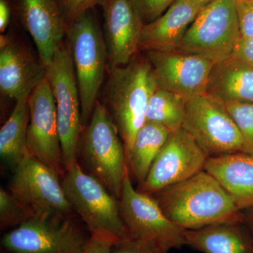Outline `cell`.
<instances>
[{
	"instance_id": "cell-1",
	"label": "cell",
	"mask_w": 253,
	"mask_h": 253,
	"mask_svg": "<svg viewBox=\"0 0 253 253\" xmlns=\"http://www.w3.org/2000/svg\"><path fill=\"white\" fill-rule=\"evenodd\" d=\"M152 196L168 219L184 230L244 221L242 211L205 170Z\"/></svg>"
},
{
	"instance_id": "cell-2",
	"label": "cell",
	"mask_w": 253,
	"mask_h": 253,
	"mask_svg": "<svg viewBox=\"0 0 253 253\" xmlns=\"http://www.w3.org/2000/svg\"><path fill=\"white\" fill-rule=\"evenodd\" d=\"M109 73L104 106L123 141L127 158L136 134L146 124L148 104L158 86L146 56L137 54L126 66Z\"/></svg>"
},
{
	"instance_id": "cell-3",
	"label": "cell",
	"mask_w": 253,
	"mask_h": 253,
	"mask_svg": "<svg viewBox=\"0 0 253 253\" xmlns=\"http://www.w3.org/2000/svg\"><path fill=\"white\" fill-rule=\"evenodd\" d=\"M79 153L84 170L119 199L125 176L129 170L126 148L109 111L99 101L84 129Z\"/></svg>"
},
{
	"instance_id": "cell-4",
	"label": "cell",
	"mask_w": 253,
	"mask_h": 253,
	"mask_svg": "<svg viewBox=\"0 0 253 253\" xmlns=\"http://www.w3.org/2000/svg\"><path fill=\"white\" fill-rule=\"evenodd\" d=\"M66 34L77 78L82 123L84 129L97 103L108 69L107 49L104 35L91 10L68 26Z\"/></svg>"
},
{
	"instance_id": "cell-5",
	"label": "cell",
	"mask_w": 253,
	"mask_h": 253,
	"mask_svg": "<svg viewBox=\"0 0 253 253\" xmlns=\"http://www.w3.org/2000/svg\"><path fill=\"white\" fill-rule=\"evenodd\" d=\"M241 38L236 0H214L200 11L175 50L219 62Z\"/></svg>"
},
{
	"instance_id": "cell-6",
	"label": "cell",
	"mask_w": 253,
	"mask_h": 253,
	"mask_svg": "<svg viewBox=\"0 0 253 253\" xmlns=\"http://www.w3.org/2000/svg\"><path fill=\"white\" fill-rule=\"evenodd\" d=\"M61 183L68 201L85 224L89 234L106 233L121 241L128 238L119 199L86 172L79 163L66 169Z\"/></svg>"
},
{
	"instance_id": "cell-7",
	"label": "cell",
	"mask_w": 253,
	"mask_h": 253,
	"mask_svg": "<svg viewBox=\"0 0 253 253\" xmlns=\"http://www.w3.org/2000/svg\"><path fill=\"white\" fill-rule=\"evenodd\" d=\"M46 79L56 103L65 169L78 162L81 144V102L69 45L62 44L47 66Z\"/></svg>"
},
{
	"instance_id": "cell-8",
	"label": "cell",
	"mask_w": 253,
	"mask_h": 253,
	"mask_svg": "<svg viewBox=\"0 0 253 253\" xmlns=\"http://www.w3.org/2000/svg\"><path fill=\"white\" fill-rule=\"evenodd\" d=\"M90 235L76 217L36 214L1 239L9 253H83Z\"/></svg>"
},
{
	"instance_id": "cell-9",
	"label": "cell",
	"mask_w": 253,
	"mask_h": 253,
	"mask_svg": "<svg viewBox=\"0 0 253 253\" xmlns=\"http://www.w3.org/2000/svg\"><path fill=\"white\" fill-rule=\"evenodd\" d=\"M119 203L128 237L167 252L186 245L185 230L168 219L152 196L134 189L129 170L125 176Z\"/></svg>"
},
{
	"instance_id": "cell-10",
	"label": "cell",
	"mask_w": 253,
	"mask_h": 253,
	"mask_svg": "<svg viewBox=\"0 0 253 253\" xmlns=\"http://www.w3.org/2000/svg\"><path fill=\"white\" fill-rule=\"evenodd\" d=\"M182 128L209 158L244 152L242 136L224 104L209 95L186 101Z\"/></svg>"
},
{
	"instance_id": "cell-11",
	"label": "cell",
	"mask_w": 253,
	"mask_h": 253,
	"mask_svg": "<svg viewBox=\"0 0 253 253\" xmlns=\"http://www.w3.org/2000/svg\"><path fill=\"white\" fill-rule=\"evenodd\" d=\"M59 177L29 154L14 168L9 191L38 215L76 217Z\"/></svg>"
},
{
	"instance_id": "cell-12",
	"label": "cell",
	"mask_w": 253,
	"mask_h": 253,
	"mask_svg": "<svg viewBox=\"0 0 253 253\" xmlns=\"http://www.w3.org/2000/svg\"><path fill=\"white\" fill-rule=\"evenodd\" d=\"M209 156L185 129L169 133L146 179L136 188L153 196L161 190L189 179L204 170Z\"/></svg>"
},
{
	"instance_id": "cell-13",
	"label": "cell",
	"mask_w": 253,
	"mask_h": 253,
	"mask_svg": "<svg viewBox=\"0 0 253 253\" xmlns=\"http://www.w3.org/2000/svg\"><path fill=\"white\" fill-rule=\"evenodd\" d=\"M28 103L31 119L27 144L30 154L63 177L66 169L58 129L56 103L46 78L30 95Z\"/></svg>"
},
{
	"instance_id": "cell-14",
	"label": "cell",
	"mask_w": 253,
	"mask_h": 253,
	"mask_svg": "<svg viewBox=\"0 0 253 253\" xmlns=\"http://www.w3.org/2000/svg\"><path fill=\"white\" fill-rule=\"evenodd\" d=\"M158 89L179 95L186 101L206 92L214 63L177 50L146 51Z\"/></svg>"
},
{
	"instance_id": "cell-15",
	"label": "cell",
	"mask_w": 253,
	"mask_h": 253,
	"mask_svg": "<svg viewBox=\"0 0 253 253\" xmlns=\"http://www.w3.org/2000/svg\"><path fill=\"white\" fill-rule=\"evenodd\" d=\"M16 11L47 67L67 33L60 0H16Z\"/></svg>"
},
{
	"instance_id": "cell-16",
	"label": "cell",
	"mask_w": 253,
	"mask_h": 253,
	"mask_svg": "<svg viewBox=\"0 0 253 253\" xmlns=\"http://www.w3.org/2000/svg\"><path fill=\"white\" fill-rule=\"evenodd\" d=\"M102 8L109 71L126 66L138 54L144 23L129 0H107Z\"/></svg>"
},
{
	"instance_id": "cell-17",
	"label": "cell",
	"mask_w": 253,
	"mask_h": 253,
	"mask_svg": "<svg viewBox=\"0 0 253 253\" xmlns=\"http://www.w3.org/2000/svg\"><path fill=\"white\" fill-rule=\"evenodd\" d=\"M0 44L1 93L16 101L29 97L46 79L47 68L9 37L1 35Z\"/></svg>"
},
{
	"instance_id": "cell-18",
	"label": "cell",
	"mask_w": 253,
	"mask_h": 253,
	"mask_svg": "<svg viewBox=\"0 0 253 253\" xmlns=\"http://www.w3.org/2000/svg\"><path fill=\"white\" fill-rule=\"evenodd\" d=\"M201 9L193 0H176L157 19L143 26L139 49L146 51L175 50Z\"/></svg>"
},
{
	"instance_id": "cell-19",
	"label": "cell",
	"mask_w": 253,
	"mask_h": 253,
	"mask_svg": "<svg viewBox=\"0 0 253 253\" xmlns=\"http://www.w3.org/2000/svg\"><path fill=\"white\" fill-rule=\"evenodd\" d=\"M204 170L219 183L240 211L253 210V155L239 152L209 158Z\"/></svg>"
},
{
	"instance_id": "cell-20",
	"label": "cell",
	"mask_w": 253,
	"mask_h": 253,
	"mask_svg": "<svg viewBox=\"0 0 253 253\" xmlns=\"http://www.w3.org/2000/svg\"><path fill=\"white\" fill-rule=\"evenodd\" d=\"M205 94L222 103H253V66L234 56L214 63Z\"/></svg>"
},
{
	"instance_id": "cell-21",
	"label": "cell",
	"mask_w": 253,
	"mask_h": 253,
	"mask_svg": "<svg viewBox=\"0 0 253 253\" xmlns=\"http://www.w3.org/2000/svg\"><path fill=\"white\" fill-rule=\"evenodd\" d=\"M244 223H224L185 230L186 245L204 253H253Z\"/></svg>"
},
{
	"instance_id": "cell-22",
	"label": "cell",
	"mask_w": 253,
	"mask_h": 253,
	"mask_svg": "<svg viewBox=\"0 0 253 253\" xmlns=\"http://www.w3.org/2000/svg\"><path fill=\"white\" fill-rule=\"evenodd\" d=\"M28 98L16 101L14 109L0 129V156L13 169L30 154L27 144L31 119Z\"/></svg>"
},
{
	"instance_id": "cell-23",
	"label": "cell",
	"mask_w": 253,
	"mask_h": 253,
	"mask_svg": "<svg viewBox=\"0 0 253 253\" xmlns=\"http://www.w3.org/2000/svg\"><path fill=\"white\" fill-rule=\"evenodd\" d=\"M169 133L161 125L146 123L136 134L126 161L131 179L134 178L137 187L144 183Z\"/></svg>"
},
{
	"instance_id": "cell-24",
	"label": "cell",
	"mask_w": 253,
	"mask_h": 253,
	"mask_svg": "<svg viewBox=\"0 0 253 253\" xmlns=\"http://www.w3.org/2000/svg\"><path fill=\"white\" fill-rule=\"evenodd\" d=\"M186 100L179 95L158 89L151 96L146 111V123L163 126L169 132L182 128Z\"/></svg>"
},
{
	"instance_id": "cell-25",
	"label": "cell",
	"mask_w": 253,
	"mask_h": 253,
	"mask_svg": "<svg viewBox=\"0 0 253 253\" xmlns=\"http://www.w3.org/2000/svg\"><path fill=\"white\" fill-rule=\"evenodd\" d=\"M36 215L31 208L4 188L0 189V227H17Z\"/></svg>"
},
{
	"instance_id": "cell-26",
	"label": "cell",
	"mask_w": 253,
	"mask_h": 253,
	"mask_svg": "<svg viewBox=\"0 0 253 253\" xmlns=\"http://www.w3.org/2000/svg\"><path fill=\"white\" fill-rule=\"evenodd\" d=\"M244 142V152L253 155V103H223Z\"/></svg>"
},
{
	"instance_id": "cell-27",
	"label": "cell",
	"mask_w": 253,
	"mask_h": 253,
	"mask_svg": "<svg viewBox=\"0 0 253 253\" xmlns=\"http://www.w3.org/2000/svg\"><path fill=\"white\" fill-rule=\"evenodd\" d=\"M144 25L157 19L176 0H129Z\"/></svg>"
},
{
	"instance_id": "cell-28",
	"label": "cell",
	"mask_w": 253,
	"mask_h": 253,
	"mask_svg": "<svg viewBox=\"0 0 253 253\" xmlns=\"http://www.w3.org/2000/svg\"><path fill=\"white\" fill-rule=\"evenodd\" d=\"M106 1L107 0H60L67 28L82 14L94 9L95 6L102 7Z\"/></svg>"
},
{
	"instance_id": "cell-29",
	"label": "cell",
	"mask_w": 253,
	"mask_h": 253,
	"mask_svg": "<svg viewBox=\"0 0 253 253\" xmlns=\"http://www.w3.org/2000/svg\"><path fill=\"white\" fill-rule=\"evenodd\" d=\"M111 253H168L153 245L126 238L118 241L112 248Z\"/></svg>"
},
{
	"instance_id": "cell-30",
	"label": "cell",
	"mask_w": 253,
	"mask_h": 253,
	"mask_svg": "<svg viewBox=\"0 0 253 253\" xmlns=\"http://www.w3.org/2000/svg\"><path fill=\"white\" fill-rule=\"evenodd\" d=\"M121 241L106 233L90 234L83 253H111L113 246Z\"/></svg>"
},
{
	"instance_id": "cell-31",
	"label": "cell",
	"mask_w": 253,
	"mask_h": 253,
	"mask_svg": "<svg viewBox=\"0 0 253 253\" xmlns=\"http://www.w3.org/2000/svg\"><path fill=\"white\" fill-rule=\"evenodd\" d=\"M241 38L253 37V0H236Z\"/></svg>"
},
{
	"instance_id": "cell-32",
	"label": "cell",
	"mask_w": 253,
	"mask_h": 253,
	"mask_svg": "<svg viewBox=\"0 0 253 253\" xmlns=\"http://www.w3.org/2000/svg\"><path fill=\"white\" fill-rule=\"evenodd\" d=\"M232 56L243 60L253 66V37L239 40Z\"/></svg>"
},
{
	"instance_id": "cell-33",
	"label": "cell",
	"mask_w": 253,
	"mask_h": 253,
	"mask_svg": "<svg viewBox=\"0 0 253 253\" xmlns=\"http://www.w3.org/2000/svg\"><path fill=\"white\" fill-rule=\"evenodd\" d=\"M11 7L7 0H0V31L4 33L9 24Z\"/></svg>"
},
{
	"instance_id": "cell-34",
	"label": "cell",
	"mask_w": 253,
	"mask_h": 253,
	"mask_svg": "<svg viewBox=\"0 0 253 253\" xmlns=\"http://www.w3.org/2000/svg\"><path fill=\"white\" fill-rule=\"evenodd\" d=\"M193 1H194L195 4H197L201 9H203L214 0H193Z\"/></svg>"
},
{
	"instance_id": "cell-35",
	"label": "cell",
	"mask_w": 253,
	"mask_h": 253,
	"mask_svg": "<svg viewBox=\"0 0 253 253\" xmlns=\"http://www.w3.org/2000/svg\"><path fill=\"white\" fill-rule=\"evenodd\" d=\"M251 213L249 215L246 216L244 214V221H248L249 222L250 225L253 228V210H250Z\"/></svg>"
},
{
	"instance_id": "cell-36",
	"label": "cell",
	"mask_w": 253,
	"mask_h": 253,
	"mask_svg": "<svg viewBox=\"0 0 253 253\" xmlns=\"http://www.w3.org/2000/svg\"><path fill=\"white\" fill-rule=\"evenodd\" d=\"M1 253H9L6 252V251H4V250H1Z\"/></svg>"
}]
</instances>
